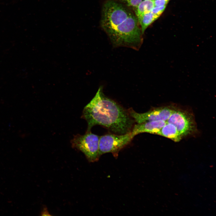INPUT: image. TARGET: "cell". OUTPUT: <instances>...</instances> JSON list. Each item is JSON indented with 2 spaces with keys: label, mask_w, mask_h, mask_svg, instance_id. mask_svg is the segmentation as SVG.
I'll use <instances>...</instances> for the list:
<instances>
[{
  "label": "cell",
  "mask_w": 216,
  "mask_h": 216,
  "mask_svg": "<svg viewBox=\"0 0 216 216\" xmlns=\"http://www.w3.org/2000/svg\"><path fill=\"white\" fill-rule=\"evenodd\" d=\"M100 87L95 96L84 107L81 117L86 121V131L95 125L102 126L113 133L123 134L131 132L135 122L128 110L106 96Z\"/></svg>",
  "instance_id": "cell-1"
},
{
  "label": "cell",
  "mask_w": 216,
  "mask_h": 216,
  "mask_svg": "<svg viewBox=\"0 0 216 216\" xmlns=\"http://www.w3.org/2000/svg\"><path fill=\"white\" fill-rule=\"evenodd\" d=\"M138 22L137 17L132 13L121 23L107 33L113 45L138 50L142 40Z\"/></svg>",
  "instance_id": "cell-2"
},
{
  "label": "cell",
  "mask_w": 216,
  "mask_h": 216,
  "mask_svg": "<svg viewBox=\"0 0 216 216\" xmlns=\"http://www.w3.org/2000/svg\"><path fill=\"white\" fill-rule=\"evenodd\" d=\"M132 13L113 0L106 1L102 7L101 25L107 33L125 20Z\"/></svg>",
  "instance_id": "cell-3"
},
{
  "label": "cell",
  "mask_w": 216,
  "mask_h": 216,
  "mask_svg": "<svg viewBox=\"0 0 216 216\" xmlns=\"http://www.w3.org/2000/svg\"><path fill=\"white\" fill-rule=\"evenodd\" d=\"M100 136L86 131L83 135L77 134L70 141L72 147L81 151L85 154L88 161L94 162L98 160Z\"/></svg>",
  "instance_id": "cell-4"
},
{
  "label": "cell",
  "mask_w": 216,
  "mask_h": 216,
  "mask_svg": "<svg viewBox=\"0 0 216 216\" xmlns=\"http://www.w3.org/2000/svg\"><path fill=\"white\" fill-rule=\"evenodd\" d=\"M133 137L131 132L123 134H107L100 137L99 155L111 153L117 157L119 152L128 145Z\"/></svg>",
  "instance_id": "cell-5"
},
{
  "label": "cell",
  "mask_w": 216,
  "mask_h": 216,
  "mask_svg": "<svg viewBox=\"0 0 216 216\" xmlns=\"http://www.w3.org/2000/svg\"><path fill=\"white\" fill-rule=\"evenodd\" d=\"M166 122L176 127L182 138L192 134L195 130L192 115L185 110L174 108Z\"/></svg>",
  "instance_id": "cell-6"
},
{
  "label": "cell",
  "mask_w": 216,
  "mask_h": 216,
  "mask_svg": "<svg viewBox=\"0 0 216 216\" xmlns=\"http://www.w3.org/2000/svg\"><path fill=\"white\" fill-rule=\"evenodd\" d=\"M174 109L170 106L160 107L143 113H138L132 108L129 109L128 111L134 122L140 123L154 121H166Z\"/></svg>",
  "instance_id": "cell-7"
},
{
  "label": "cell",
  "mask_w": 216,
  "mask_h": 216,
  "mask_svg": "<svg viewBox=\"0 0 216 216\" xmlns=\"http://www.w3.org/2000/svg\"><path fill=\"white\" fill-rule=\"evenodd\" d=\"M166 123V121L159 120L137 123L133 127L131 131L132 135L134 138L136 135L143 133L157 134Z\"/></svg>",
  "instance_id": "cell-8"
},
{
  "label": "cell",
  "mask_w": 216,
  "mask_h": 216,
  "mask_svg": "<svg viewBox=\"0 0 216 216\" xmlns=\"http://www.w3.org/2000/svg\"><path fill=\"white\" fill-rule=\"evenodd\" d=\"M157 134L169 138L176 142H179L182 139L176 127L173 124L167 122Z\"/></svg>",
  "instance_id": "cell-9"
},
{
  "label": "cell",
  "mask_w": 216,
  "mask_h": 216,
  "mask_svg": "<svg viewBox=\"0 0 216 216\" xmlns=\"http://www.w3.org/2000/svg\"><path fill=\"white\" fill-rule=\"evenodd\" d=\"M154 7V0L142 1L135 8L138 21L144 14L151 11Z\"/></svg>",
  "instance_id": "cell-10"
},
{
  "label": "cell",
  "mask_w": 216,
  "mask_h": 216,
  "mask_svg": "<svg viewBox=\"0 0 216 216\" xmlns=\"http://www.w3.org/2000/svg\"><path fill=\"white\" fill-rule=\"evenodd\" d=\"M159 17L152 13L151 11L144 14L138 21L141 26L142 33L144 34L148 27L157 20Z\"/></svg>",
  "instance_id": "cell-11"
},
{
  "label": "cell",
  "mask_w": 216,
  "mask_h": 216,
  "mask_svg": "<svg viewBox=\"0 0 216 216\" xmlns=\"http://www.w3.org/2000/svg\"><path fill=\"white\" fill-rule=\"evenodd\" d=\"M122 2L127 6L135 8L137 6L142 0H113Z\"/></svg>",
  "instance_id": "cell-12"
},
{
  "label": "cell",
  "mask_w": 216,
  "mask_h": 216,
  "mask_svg": "<svg viewBox=\"0 0 216 216\" xmlns=\"http://www.w3.org/2000/svg\"><path fill=\"white\" fill-rule=\"evenodd\" d=\"M166 5L154 6L151 10V12L155 15L159 17L165 10Z\"/></svg>",
  "instance_id": "cell-13"
},
{
  "label": "cell",
  "mask_w": 216,
  "mask_h": 216,
  "mask_svg": "<svg viewBox=\"0 0 216 216\" xmlns=\"http://www.w3.org/2000/svg\"><path fill=\"white\" fill-rule=\"evenodd\" d=\"M170 0H154V6L167 5Z\"/></svg>",
  "instance_id": "cell-14"
},
{
  "label": "cell",
  "mask_w": 216,
  "mask_h": 216,
  "mask_svg": "<svg viewBox=\"0 0 216 216\" xmlns=\"http://www.w3.org/2000/svg\"><path fill=\"white\" fill-rule=\"evenodd\" d=\"M43 211H42V212L41 214L42 215H46V214H47V215H50L49 214V213L47 211V209L46 208H44Z\"/></svg>",
  "instance_id": "cell-15"
}]
</instances>
